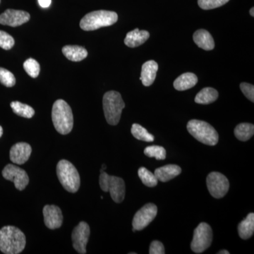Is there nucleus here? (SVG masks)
Returning a JSON list of instances; mask_svg holds the SVG:
<instances>
[{"instance_id": "1", "label": "nucleus", "mask_w": 254, "mask_h": 254, "mask_svg": "<svg viewBox=\"0 0 254 254\" xmlns=\"http://www.w3.org/2000/svg\"><path fill=\"white\" fill-rule=\"evenodd\" d=\"M26 244V236L17 227L5 226L0 230V251L3 254H21Z\"/></svg>"}, {"instance_id": "2", "label": "nucleus", "mask_w": 254, "mask_h": 254, "mask_svg": "<svg viewBox=\"0 0 254 254\" xmlns=\"http://www.w3.org/2000/svg\"><path fill=\"white\" fill-rule=\"evenodd\" d=\"M52 120L55 129L60 134L66 135L72 131V110L64 100L60 99L55 102L52 109Z\"/></svg>"}, {"instance_id": "3", "label": "nucleus", "mask_w": 254, "mask_h": 254, "mask_svg": "<svg viewBox=\"0 0 254 254\" xmlns=\"http://www.w3.org/2000/svg\"><path fill=\"white\" fill-rule=\"evenodd\" d=\"M118 15L115 11L98 10L83 16L80 21V27L86 31H95L100 28L112 26L118 21Z\"/></svg>"}, {"instance_id": "4", "label": "nucleus", "mask_w": 254, "mask_h": 254, "mask_svg": "<svg viewBox=\"0 0 254 254\" xmlns=\"http://www.w3.org/2000/svg\"><path fill=\"white\" fill-rule=\"evenodd\" d=\"M57 175L64 188L70 193H76L81 185V178L74 165L66 160H60L57 165Z\"/></svg>"}, {"instance_id": "5", "label": "nucleus", "mask_w": 254, "mask_h": 254, "mask_svg": "<svg viewBox=\"0 0 254 254\" xmlns=\"http://www.w3.org/2000/svg\"><path fill=\"white\" fill-rule=\"evenodd\" d=\"M103 105L108 123L113 126L118 125L123 110L125 108V103L121 94L117 91L107 92L103 96Z\"/></svg>"}, {"instance_id": "6", "label": "nucleus", "mask_w": 254, "mask_h": 254, "mask_svg": "<svg viewBox=\"0 0 254 254\" xmlns=\"http://www.w3.org/2000/svg\"><path fill=\"white\" fill-rule=\"evenodd\" d=\"M187 130L191 136L203 144L215 145L218 143V132L206 122L197 120H190L187 124Z\"/></svg>"}, {"instance_id": "7", "label": "nucleus", "mask_w": 254, "mask_h": 254, "mask_svg": "<svg viewBox=\"0 0 254 254\" xmlns=\"http://www.w3.org/2000/svg\"><path fill=\"white\" fill-rule=\"evenodd\" d=\"M99 183L100 188L105 192H110L112 198L115 203H120L125 199V181L120 177L111 176L103 172L100 175Z\"/></svg>"}, {"instance_id": "8", "label": "nucleus", "mask_w": 254, "mask_h": 254, "mask_svg": "<svg viewBox=\"0 0 254 254\" xmlns=\"http://www.w3.org/2000/svg\"><path fill=\"white\" fill-rule=\"evenodd\" d=\"M213 231L211 227L205 222H201L195 229L193 240L190 244L191 250L195 254H201L211 245Z\"/></svg>"}, {"instance_id": "9", "label": "nucleus", "mask_w": 254, "mask_h": 254, "mask_svg": "<svg viewBox=\"0 0 254 254\" xmlns=\"http://www.w3.org/2000/svg\"><path fill=\"white\" fill-rule=\"evenodd\" d=\"M206 183L210 195L215 198H221L225 196L230 188V183L227 177L218 172L209 174Z\"/></svg>"}, {"instance_id": "10", "label": "nucleus", "mask_w": 254, "mask_h": 254, "mask_svg": "<svg viewBox=\"0 0 254 254\" xmlns=\"http://www.w3.org/2000/svg\"><path fill=\"white\" fill-rule=\"evenodd\" d=\"M2 176L5 180L12 182L18 190H25L29 183V177L26 172L12 164H8L4 167L2 170Z\"/></svg>"}, {"instance_id": "11", "label": "nucleus", "mask_w": 254, "mask_h": 254, "mask_svg": "<svg viewBox=\"0 0 254 254\" xmlns=\"http://www.w3.org/2000/svg\"><path fill=\"white\" fill-rule=\"evenodd\" d=\"M158 213V208L153 203H148L136 212L133 217L132 225L136 230H142L154 220Z\"/></svg>"}, {"instance_id": "12", "label": "nucleus", "mask_w": 254, "mask_h": 254, "mask_svg": "<svg viewBox=\"0 0 254 254\" xmlns=\"http://www.w3.org/2000/svg\"><path fill=\"white\" fill-rule=\"evenodd\" d=\"M89 225L86 222H81L77 226L75 227L71 235L73 247L78 254H86V246L89 239Z\"/></svg>"}, {"instance_id": "13", "label": "nucleus", "mask_w": 254, "mask_h": 254, "mask_svg": "<svg viewBox=\"0 0 254 254\" xmlns=\"http://www.w3.org/2000/svg\"><path fill=\"white\" fill-rule=\"evenodd\" d=\"M31 18L28 12L21 10L6 9L0 15V24L16 27L27 23Z\"/></svg>"}, {"instance_id": "14", "label": "nucleus", "mask_w": 254, "mask_h": 254, "mask_svg": "<svg viewBox=\"0 0 254 254\" xmlns=\"http://www.w3.org/2000/svg\"><path fill=\"white\" fill-rule=\"evenodd\" d=\"M45 225L50 230L60 228L63 225V215L61 209L54 205H46L43 208Z\"/></svg>"}, {"instance_id": "15", "label": "nucleus", "mask_w": 254, "mask_h": 254, "mask_svg": "<svg viewBox=\"0 0 254 254\" xmlns=\"http://www.w3.org/2000/svg\"><path fill=\"white\" fill-rule=\"evenodd\" d=\"M31 145L24 142H20L13 145L10 150V160L17 165H23L28 161L31 156Z\"/></svg>"}, {"instance_id": "16", "label": "nucleus", "mask_w": 254, "mask_h": 254, "mask_svg": "<svg viewBox=\"0 0 254 254\" xmlns=\"http://www.w3.org/2000/svg\"><path fill=\"white\" fill-rule=\"evenodd\" d=\"M158 69V63L153 60H150L143 64L141 68V77H140V80L142 81L143 86H150V85L153 84L156 78Z\"/></svg>"}, {"instance_id": "17", "label": "nucleus", "mask_w": 254, "mask_h": 254, "mask_svg": "<svg viewBox=\"0 0 254 254\" xmlns=\"http://www.w3.org/2000/svg\"><path fill=\"white\" fill-rule=\"evenodd\" d=\"M149 37V32L144 30L140 31L138 28H136L127 33L125 39V44L128 48H136L143 44Z\"/></svg>"}, {"instance_id": "18", "label": "nucleus", "mask_w": 254, "mask_h": 254, "mask_svg": "<svg viewBox=\"0 0 254 254\" xmlns=\"http://www.w3.org/2000/svg\"><path fill=\"white\" fill-rule=\"evenodd\" d=\"M182 169L176 165H168L155 170L154 175L157 180L162 182H167L180 175Z\"/></svg>"}, {"instance_id": "19", "label": "nucleus", "mask_w": 254, "mask_h": 254, "mask_svg": "<svg viewBox=\"0 0 254 254\" xmlns=\"http://www.w3.org/2000/svg\"><path fill=\"white\" fill-rule=\"evenodd\" d=\"M195 44L202 49L212 50L215 48V42L210 33L205 30L200 29L195 32L193 36Z\"/></svg>"}, {"instance_id": "20", "label": "nucleus", "mask_w": 254, "mask_h": 254, "mask_svg": "<svg viewBox=\"0 0 254 254\" xmlns=\"http://www.w3.org/2000/svg\"><path fill=\"white\" fill-rule=\"evenodd\" d=\"M198 82V78L193 73H185L174 82V87L179 91H186L193 88Z\"/></svg>"}, {"instance_id": "21", "label": "nucleus", "mask_w": 254, "mask_h": 254, "mask_svg": "<svg viewBox=\"0 0 254 254\" xmlns=\"http://www.w3.org/2000/svg\"><path fill=\"white\" fill-rule=\"evenodd\" d=\"M63 53L68 60L72 62H81L88 56L86 48L78 46L63 47Z\"/></svg>"}, {"instance_id": "22", "label": "nucleus", "mask_w": 254, "mask_h": 254, "mask_svg": "<svg viewBox=\"0 0 254 254\" xmlns=\"http://www.w3.org/2000/svg\"><path fill=\"white\" fill-rule=\"evenodd\" d=\"M239 235L242 240H247L253 236L254 232V214L251 213L238 225Z\"/></svg>"}, {"instance_id": "23", "label": "nucleus", "mask_w": 254, "mask_h": 254, "mask_svg": "<svg viewBox=\"0 0 254 254\" xmlns=\"http://www.w3.org/2000/svg\"><path fill=\"white\" fill-rule=\"evenodd\" d=\"M218 92L216 90L213 88H210V87H207V88H203L196 95L194 100L195 103L198 104L208 105L218 99Z\"/></svg>"}, {"instance_id": "24", "label": "nucleus", "mask_w": 254, "mask_h": 254, "mask_svg": "<svg viewBox=\"0 0 254 254\" xmlns=\"http://www.w3.org/2000/svg\"><path fill=\"white\" fill-rule=\"evenodd\" d=\"M234 132L237 139L241 141H247L254 136V126L250 123L240 124L235 128Z\"/></svg>"}, {"instance_id": "25", "label": "nucleus", "mask_w": 254, "mask_h": 254, "mask_svg": "<svg viewBox=\"0 0 254 254\" xmlns=\"http://www.w3.org/2000/svg\"><path fill=\"white\" fill-rule=\"evenodd\" d=\"M11 109L16 115L22 118L31 119L34 116L35 110L30 105L24 104L21 102H11L10 104Z\"/></svg>"}, {"instance_id": "26", "label": "nucleus", "mask_w": 254, "mask_h": 254, "mask_svg": "<svg viewBox=\"0 0 254 254\" xmlns=\"http://www.w3.org/2000/svg\"><path fill=\"white\" fill-rule=\"evenodd\" d=\"M131 133L136 139L145 142H153L155 138L153 135L150 133L146 129L138 125V124H133L131 127Z\"/></svg>"}, {"instance_id": "27", "label": "nucleus", "mask_w": 254, "mask_h": 254, "mask_svg": "<svg viewBox=\"0 0 254 254\" xmlns=\"http://www.w3.org/2000/svg\"><path fill=\"white\" fill-rule=\"evenodd\" d=\"M138 175L143 185L148 187H154L158 185V180L154 174L147 170L144 167L138 169Z\"/></svg>"}, {"instance_id": "28", "label": "nucleus", "mask_w": 254, "mask_h": 254, "mask_svg": "<svg viewBox=\"0 0 254 254\" xmlns=\"http://www.w3.org/2000/svg\"><path fill=\"white\" fill-rule=\"evenodd\" d=\"M144 154L149 158H155L158 160H163L166 158V150L159 145H151L145 148Z\"/></svg>"}, {"instance_id": "29", "label": "nucleus", "mask_w": 254, "mask_h": 254, "mask_svg": "<svg viewBox=\"0 0 254 254\" xmlns=\"http://www.w3.org/2000/svg\"><path fill=\"white\" fill-rule=\"evenodd\" d=\"M23 68L26 72L32 78H37L41 71L39 63L33 58H29L23 63Z\"/></svg>"}, {"instance_id": "30", "label": "nucleus", "mask_w": 254, "mask_h": 254, "mask_svg": "<svg viewBox=\"0 0 254 254\" xmlns=\"http://www.w3.org/2000/svg\"><path fill=\"white\" fill-rule=\"evenodd\" d=\"M0 83L6 87H13L16 84V78L9 70L0 67Z\"/></svg>"}, {"instance_id": "31", "label": "nucleus", "mask_w": 254, "mask_h": 254, "mask_svg": "<svg viewBox=\"0 0 254 254\" xmlns=\"http://www.w3.org/2000/svg\"><path fill=\"white\" fill-rule=\"evenodd\" d=\"M230 0H198V6L205 10L220 7L228 2Z\"/></svg>"}, {"instance_id": "32", "label": "nucleus", "mask_w": 254, "mask_h": 254, "mask_svg": "<svg viewBox=\"0 0 254 254\" xmlns=\"http://www.w3.org/2000/svg\"><path fill=\"white\" fill-rule=\"evenodd\" d=\"M14 39L12 36L5 31H0V48L9 50L14 47Z\"/></svg>"}, {"instance_id": "33", "label": "nucleus", "mask_w": 254, "mask_h": 254, "mask_svg": "<svg viewBox=\"0 0 254 254\" xmlns=\"http://www.w3.org/2000/svg\"><path fill=\"white\" fill-rule=\"evenodd\" d=\"M240 88L242 93L245 95L246 98H248L252 103L254 102V87L253 85L248 83H242L240 84Z\"/></svg>"}, {"instance_id": "34", "label": "nucleus", "mask_w": 254, "mask_h": 254, "mask_svg": "<svg viewBox=\"0 0 254 254\" xmlns=\"http://www.w3.org/2000/svg\"><path fill=\"white\" fill-rule=\"evenodd\" d=\"M150 254H165V247L163 243L159 242V241H153L150 244L149 249Z\"/></svg>"}, {"instance_id": "35", "label": "nucleus", "mask_w": 254, "mask_h": 254, "mask_svg": "<svg viewBox=\"0 0 254 254\" xmlns=\"http://www.w3.org/2000/svg\"><path fill=\"white\" fill-rule=\"evenodd\" d=\"M40 6L43 8L49 7L52 3V0H38Z\"/></svg>"}, {"instance_id": "36", "label": "nucleus", "mask_w": 254, "mask_h": 254, "mask_svg": "<svg viewBox=\"0 0 254 254\" xmlns=\"http://www.w3.org/2000/svg\"><path fill=\"white\" fill-rule=\"evenodd\" d=\"M218 254H230V252L227 250H222L218 252Z\"/></svg>"}, {"instance_id": "37", "label": "nucleus", "mask_w": 254, "mask_h": 254, "mask_svg": "<svg viewBox=\"0 0 254 254\" xmlns=\"http://www.w3.org/2000/svg\"><path fill=\"white\" fill-rule=\"evenodd\" d=\"M3 135V128L2 127L0 126V138Z\"/></svg>"}, {"instance_id": "38", "label": "nucleus", "mask_w": 254, "mask_h": 254, "mask_svg": "<svg viewBox=\"0 0 254 254\" xmlns=\"http://www.w3.org/2000/svg\"><path fill=\"white\" fill-rule=\"evenodd\" d=\"M254 8L252 7V9H251V10H250V14H251V16H254Z\"/></svg>"}, {"instance_id": "39", "label": "nucleus", "mask_w": 254, "mask_h": 254, "mask_svg": "<svg viewBox=\"0 0 254 254\" xmlns=\"http://www.w3.org/2000/svg\"><path fill=\"white\" fill-rule=\"evenodd\" d=\"M0 3H1V0H0Z\"/></svg>"}]
</instances>
